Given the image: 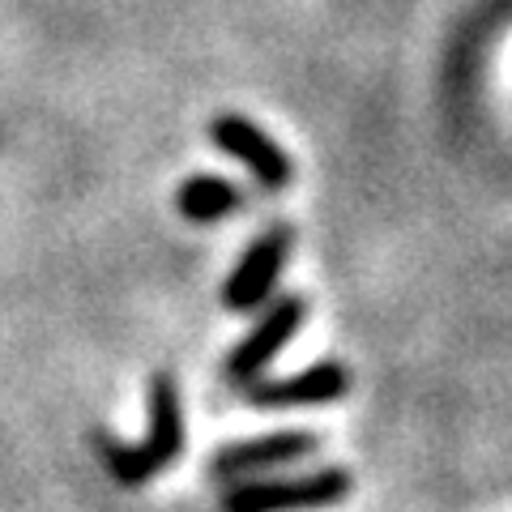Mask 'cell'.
<instances>
[{
    "label": "cell",
    "instance_id": "cell-1",
    "mask_svg": "<svg viewBox=\"0 0 512 512\" xmlns=\"http://www.w3.org/2000/svg\"><path fill=\"white\" fill-rule=\"evenodd\" d=\"M94 448H99V457L107 461L111 474H116V483H124V487L150 483L158 470L171 466L184 448L180 389H175L171 372H158L150 380V431H146V440L124 444L116 436H107V431H99V436H94Z\"/></svg>",
    "mask_w": 512,
    "mask_h": 512
},
{
    "label": "cell",
    "instance_id": "cell-2",
    "mask_svg": "<svg viewBox=\"0 0 512 512\" xmlns=\"http://www.w3.org/2000/svg\"><path fill=\"white\" fill-rule=\"evenodd\" d=\"M350 495V470L325 466L295 478H252L222 495V512H308L333 508Z\"/></svg>",
    "mask_w": 512,
    "mask_h": 512
},
{
    "label": "cell",
    "instance_id": "cell-3",
    "mask_svg": "<svg viewBox=\"0 0 512 512\" xmlns=\"http://www.w3.org/2000/svg\"><path fill=\"white\" fill-rule=\"evenodd\" d=\"M291 244H295V231L291 227H269L265 235L252 239V248L239 256L235 274L222 286V303L227 312H252L274 295V286L282 278V265L291 256Z\"/></svg>",
    "mask_w": 512,
    "mask_h": 512
},
{
    "label": "cell",
    "instance_id": "cell-4",
    "mask_svg": "<svg viewBox=\"0 0 512 512\" xmlns=\"http://www.w3.org/2000/svg\"><path fill=\"white\" fill-rule=\"evenodd\" d=\"M316 448H320L316 431H274V436L235 440L214 453L210 474L222 478V483H235V478H252L261 470H278V466H291V461H303V457H312Z\"/></svg>",
    "mask_w": 512,
    "mask_h": 512
},
{
    "label": "cell",
    "instance_id": "cell-5",
    "mask_svg": "<svg viewBox=\"0 0 512 512\" xmlns=\"http://www.w3.org/2000/svg\"><path fill=\"white\" fill-rule=\"evenodd\" d=\"M303 316H308V303H303L299 295H282L274 308H269L261 320H256V329L248 333V338L231 350L227 376H231L235 384L261 380V372H265L269 363H274V355H282V346L299 333Z\"/></svg>",
    "mask_w": 512,
    "mask_h": 512
},
{
    "label": "cell",
    "instance_id": "cell-6",
    "mask_svg": "<svg viewBox=\"0 0 512 512\" xmlns=\"http://www.w3.org/2000/svg\"><path fill=\"white\" fill-rule=\"evenodd\" d=\"M210 137H214L218 150H227L235 163H244L256 175V184H261V188L278 192V188L291 184V175H295L291 158H286L278 150V141L265 137L252 120H244V116H218L214 128H210Z\"/></svg>",
    "mask_w": 512,
    "mask_h": 512
},
{
    "label": "cell",
    "instance_id": "cell-7",
    "mask_svg": "<svg viewBox=\"0 0 512 512\" xmlns=\"http://www.w3.org/2000/svg\"><path fill=\"white\" fill-rule=\"evenodd\" d=\"M350 393V367L346 363H316L303 367L295 376H278V380H252L248 384V402L261 410L274 406H325V402H342Z\"/></svg>",
    "mask_w": 512,
    "mask_h": 512
},
{
    "label": "cell",
    "instance_id": "cell-8",
    "mask_svg": "<svg viewBox=\"0 0 512 512\" xmlns=\"http://www.w3.org/2000/svg\"><path fill=\"white\" fill-rule=\"evenodd\" d=\"M175 205H180V214L188 222H218L244 205V192L227 180H218V175H192L175 192Z\"/></svg>",
    "mask_w": 512,
    "mask_h": 512
}]
</instances>
